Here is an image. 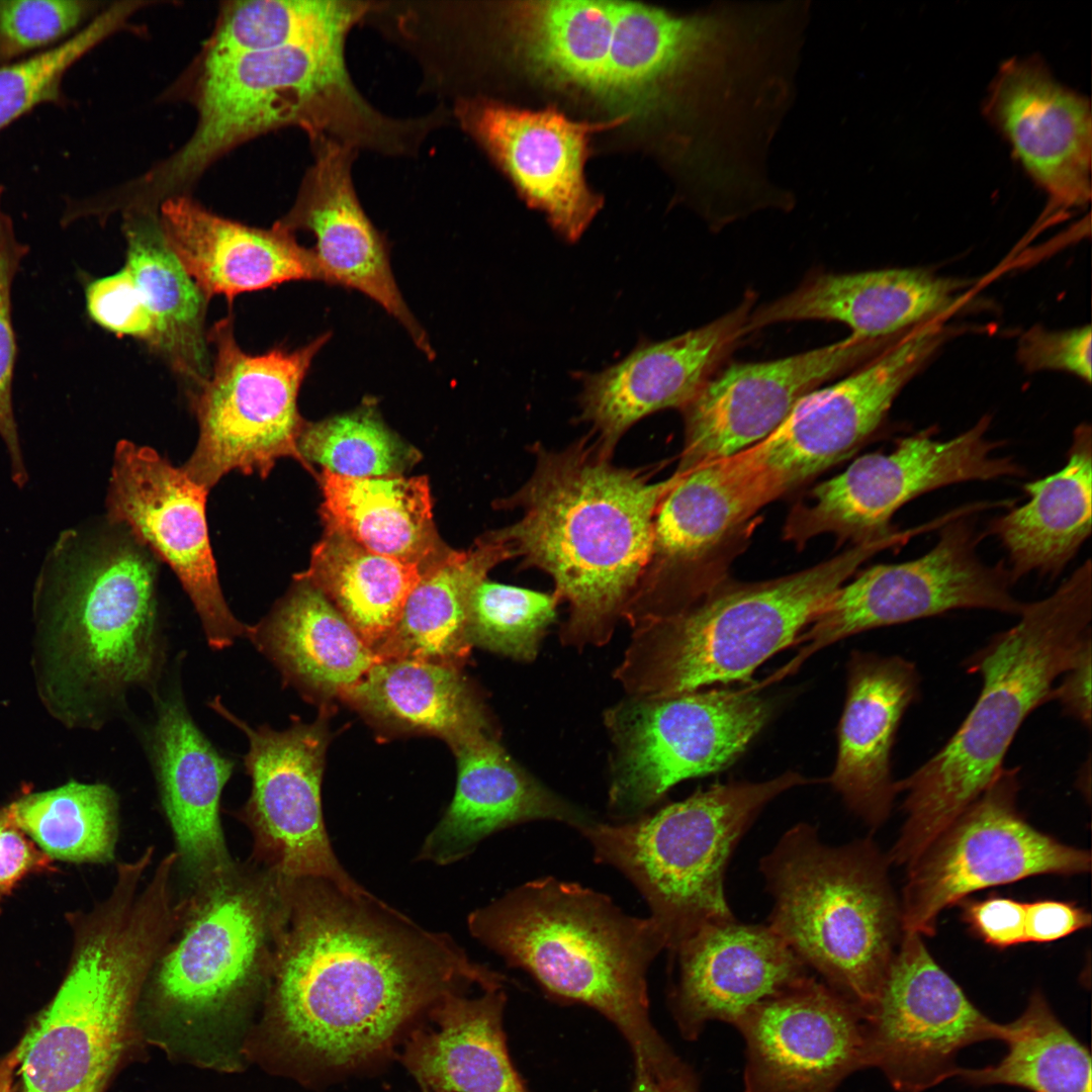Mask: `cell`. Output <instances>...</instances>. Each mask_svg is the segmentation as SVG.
Segmentation results:
<instances>
[{
    "mask_svg": "<svg viewBox=\"0 0 1092 1092\" xmlns=\"http://www.w3.org/2000/svg\"><path fill=\"white\" fill-rule=\"evenodd\" d=\"M345 39L203 59L195 130L147 181L161 189L178 187L239 144L286 126L304 129L311 142L329 139L356 151L407 154L416 122L387 116L360 94L346 67Z\"/></svg>",
    "mask_w": 1092,
    "mask_h": 1092,
    "instance_id": "7",
    "label": "cell"
},
{
    "mask_svg": "<svg viewBox=\"0 0 1092 1092\" xmlns=\"http://www.w3.org/2000/svg\"><path fill=\"white\" fill-rule=\"evenodd\" d=\"M958 284L919 269H883L811 276L796 289L752 310L748 332L797 321L838 322L861 340H885L946 311Z\"/></svg>",
    "mask_w": 1092,
    "mask_h": 1092,
    "instance_id": "33",
    "label": "cell"
},
{
    "mask_svg": "<svg viewBox=\"0 0 1092 1092\" xmlns=\"http://www.w3.org/2000/svg\"><path fill=\"white\" fill-rule=\"evenodd\" d=\"M919 695L920 674L914 662L900 655L850 653L837 757L826 780L847 808L873 828L887 820L898 794L892 748L903 715Z\"/></svg>",
    "mask_w": 1092,
    "mask_h": 1092,
    "instance_id": "29",
    "label": "cell"
},
{
    "mask_svg": "<svg viewBox=\"0 0 1092 1092\" xmlns=\"http://www.w3.org/2000/svg\"><path fill=\"white\" fill-rule=\"evenodd\" d=\"M821 782L788 770L764 782L715 784L653 813L596 821L579 833L598 863L618 870L642 895L670 950L709 923L735 919L724 877L737 843L776 797Z\"/></svg>",
    "mask_w": 1092,
    "mask_h": 1092,
    "instance_id": "11",
    "label": "cell"
},
{
    "mask_svg": "<svg viewBox=\"0 0 1092 1092\" xmlns=\"http://www.w3.org/2000/svg\"><path fill=\"white\" fill-rule=\"evenodd\" d=\"M126 261L155 323L152 348L194 384L209 375L204 318L207 298L168 245L159 216L141 207L124 217Z\"/></svg>",
    "mask_w": 1092,
    "mask_h": 1092,
    "instance_id": "40",
    "label": "cell"
},
{
    "mask_svg": "<svg viewBox=\"0 0 1092 1092\" xmlns=\"http://www.w3.org/2000/svg\"><path fill=\"white\" fill-rule=\"evenodd\" d=\"M984 113L1054 207L1090 201V102L1057 80L1041 59L1005 61L989 87Z\"/></svg>",
    "mask_w": 1092,
    "mask_h": 1092,
    "instance_id": "25",
    "label": "cell"
},
{
    "mask_svg": "<svg viewBox=\"0 0 1092 1092\" xmlns=\"http://www.w3.org/2000/svg\"><path fill=\"white\" fill-rule=\"evenodd\" d=\"M767 504L733 455L680 474L657 508L651 556L633 601L654 603L679 571L702 560Z\"/></svg>",
    "mask_w": 1092,
    "mask_h": 1092,
    "instance_id": "34",
    "label": "cell"
},
{
    "mask_svg": "<svg viewBox=\"0 0 1092 1092\" xmlns=\"http://www.w3.org/2000/svg\"><path fill=\"white\" fill-rule=\"evenodd\" d=\"M90 318L119 337L130 336L151 348L155 323L129 271L123 266L114 274L94 279L85 287Z\"/></svg>",
    "mask_w": 1092,
    "mask_h": 1092,
    "instance_id": "51",
    "label": "cell"
},
{
    "mask_svg": "<svg viewBox=\"0 0 1092 1092\" xmlns=\"http://www.w3.org/2000/svg\"><path fill=\"white\" fill-rule=\"evenodd\" d=\"M66 917L73 941L66 974L18 1043L21 1092L103 1091L142 986L177 929L166 902L123 886Z\"/></svg>",
    "mask_w": 1092,
    "mask_h": 1092,
    "instance_id": "6",
    "label": "cell"
},
{
    "mask_svg": "<svg viewBox=\"0 0 1092 1092\" xmlns=\"http://www.w3.org/2000/svg\"><path fill=\"white\" fill-rule=\"evenodd\" d=\"M294 578L318 588L374 650L397 624L421 569L370 551L326 527L309 567Z\"/></svg>",
    "mask_w": 1092,
    "mask_h": 1092,
    "instance_id": "42",
    "label": "cell"
},
{
    "mask_svg": "<svg viewBox=\"0 0 1092 1092\" xmlns=\"http://www.w3.org/2000/svg\"><path fill=\"white\" fill-rule=\"evenodd\" d=\"M889 864L873 840L831 846L806 823L789 829L759 864L774 900L767 925L861 1012L903 935Z\"/></svg>",
    "mask_w": 1092,
    "mask_h": 1092,
    "instance_id": "9",
    "label": "cell"
},
{
    "mask_svg": "<svg viewBox=\"0 0 1092 1092\" xmlns=\"http://www.w3.org/2000/svg\"><path fill=\"white\" fill-rule=\"evenodd\" d=\"M3 195L4 187L0 185V437L9 453L12 479L16 485L23 486L27 473L12 404L17 345L11 313V288L29 249L15 235L12 218L3 206Z\"/></svg>",
    "mask_w": 1092,
    "mask_h": 1092,
    "instance_id": "50",
    "label": "cell"
},
{
    "mask_svg": "<svg viewBox=\"0 0 1092 1092\" xmlns=\"http://www.w3.org/2000/svg\"><path fill=\"white\" fill-rule=\"evenodd\" d=\"M556 596L482 580L474 589L468 613L471 646L521 662L533 661L556 619Z\"/></svg>",
    "mask_w": 1092,
    "mask_h": 1092,
    "instance_id": "47",
    "label": "cell"
},
{
    "mask_svg": "<svg viewBox=\"0 0 1092 1092\" xmlns=\"http://www.w3.org/2000/svg\"><path fill=\"white\" fill-rule=\"evenodd\" d=\"M884 340L853 336L785 358L734 363L681 408L685 443L676 472L732 456L770 435L804 395L861 363Z\"/></svg>",
    "mask_w": 1092,
    "mask_h": 1092,
    "instance_id": "24",
    "label": "cell"
},
{
    "mask_svg": "<svg viewBox=\"0 0 1092 1092\" xmlns=\"http://www.w3.org/2000/svg\"><path fill=\"white\" fill-rule=\"evenodd\" d=\"M295 580L269 615L249 626L247 637L289 681L342 697L379 660L318 588Z\"/></svg>",
    "mask_w": 1092,
    "mask_h": 1092,
    "instance_id": "36",
    "label": "cell"
},
{
    "mask_svg": "<svg viewBox=\"0 0 1092 1092\" xmlns=\"http://www.w3.org/2000/svg\"><path fill=\"white\" fill-rule=\"evenodd\" d=\"M275 1020L292 1052L324 1069L380 1055L418 1013L462 987L504 988L471 960L372 894L279 877L268 973Z\"/></svg>",
    "mask_w": 1092,
    "mask_h": 1092,
    "instance_id": "1",
    "label": "cell"
},
{
    "mask_svg": "<svg viewBox=\"0 0 1092 1092\" xmlns=\"http://www.w3.org/2000/svg\"><path fill=\"white\" fill-rule=\"evenodd\" d=\"M455 113L528 204L566 241L578 240L603 205L584 177L589 138L630 117L575 121L550 107L532 111L483 97L461 99Z\"/></svg>",
    "mask_w": 1092,
    "mask_h": 1092,
    "instance_id": "23",
    "label": "cell"
},
{
    "mask_svg": "<svg viewBox=\"0 0 1092 1092\" xmlns=\"http://www.w3.org/2000/svg\"><path fill=\"white\" fill-rule=\"evenodd\" d=\"M510 558L511 549L494 531L468 550H447L422 570L397 624L373 650L378 660L460 667L472 648L467 635L472 594L494 566Z\"/></svg>",
    "mask_w": 1092,
    "mask_h": 1092,
    "instance_id": "38",
    "label": "cell"
},
{
    "mask_svg": "<svg viewBox=\"0 0 1092 1092\" xmlns=\"http://www.w3.org/2000/svg\"><path fill=\"white\" fill-rule=\"evenodd\" d=\"M1029 500L989 525L1007 551L1016 582L1032 571L1057 576L1091 534L1092 434L1088 424L1073 433L1065 465L1023 485Z\"/></svg>",
    "mask_w": 1092,
    "mask_h": 1092,
    "instance_id": "37",
    "label": "cell"
},
{
    "mask_svg": "<svg viewBox=\"0 0 1092 1092\" xmlns=\"http://www.w3.org/2000/svg\"><path fill=\"white\" fill-rule=\"evenodd\" d=\"M869 1068L899 1092H924L957 1077L959 1053L1003 1041L1007 1026L987 1017L935 962L922 936L903 932L872 1004L862 1012Z\"/></svg>",
    "mask_w": 1092,
    "mask_h": 1092,
    "instance_id": "17",
    "label": "cell"
},
{
    "mask_svg": "<svg viewBox=\"0 0 1092 1092\" xmlns=\"http://www.w3.org/2000/svg\"><path fill=\"white\" fill-rule=\"evenodd\" d=\"M19 1064L18 1044L0 1060V1092H14V1075Z\"/></svg>",
    "mask_w": 1092,
    "mask_h": 1092,
    "instance_id": "58",
    "label": "cell"
},
{
    "mask_svg": "<svg viewBox=\"0 0 1092 1092\" xmlns=\"http://www.w3.org/2000/svg\"><path fill=\"white\" fill-rule=\"evenodd\" d=\"M467 925L550 997L602 1013L627 1039L634 1061L673 1053L649 1016L647 972L666 948L651 917L631 916L606 894L548 876L475 909Z\"/></svg>",
    "mask_w": 1092,
    "mask_h": 1092,
    "instance_id": "5",
    "label": "cell"
},
{
    "mask_svg": "<svg viewBox=\"0 0 1092 1092\" xmlns=\"http://www.w3.org/2000/svg\"><path fill=\"white\" fill-rule=\"evenodd\" d=\"M1007 1053L995 1065L962 1068L975 1086L1008 1085L1029 1092H1092L1089 1050L1062 1023L1042 992L1034 990L1023 1012L1006 1023Z\"/></svg>",
    "mask_w": 1092,
    "mask_h": 1092,
    "instance_id": "43",
    "label": "cell"
},
{
    "mask_svg": "<svg viewBox=\"0 0 1092 1092\" xmlns=\"http://www.w3.org/2000/svg\"><path fill=\"white\" fill-rule=\"evenodd\" d=\"M8 807L18 825L52 859L78 863L114 859L118 803L107 785L71 781L24 795Z\"/></svg>",
    "mask_w": 1092,
    "mask_h": 1092,
    "instance_id": "44",
    "label": "cell"
},
{
    "mask_svg": "<svg viewBox=\"0 0 1092 1092\" xmlns=\"http://www.w3.org/2000/svg\"><path fill=\"white\" fill-rule=\"evenodd\" d=\"M940 341L939 327L924 324L840 381L804 395L770 435L734 456L772 502L851 456Z\"/></svg>",
    "mask_w": 1092,
    "mask_h": 1092,
    "instance_id": "18",
    "label": "cell"
},
{
    "mask_svg": "<svg viewBox=\"0 0 1092 1092\" xmlns=\"http://www.w3.org/2000/svg\"><path fill=\"white\" fill-rule=\"evenodd\" d=\"M889 547L886 538L868 539L774 580L711 586L688 606L633 626L615 679L627 696L752 685L755 670L796 646L802 631L857 567Z\"/></svg>",
    "mask_w": 1092,
    "mask_h": 1092,
    "instance_id": "8",
    "label": "cell"
},
{
    "mask_svg": "<svg viewBox=\"0 0 1092 1092\" xmlns=\"http://www.w3.org/2000/svg\"><path fill=\"white\" fill-rule=\"evenodd\" d=\"M342 697L374 720L437 735L451 747L493 734L484 705L456 666L379 661Z\"/></svg>",
    "mask_w": 1092,
    "mask_h": 1092,
    "instance_id": "41",
    "label": "cell"
},
{
    "mask_svg": "<svg viewBox=\"0 0 1092 1092\" xmlns=\"http://www.w3.org/2000/svg\"><path fill=\"white\" fill-rule=\"evenodd\" d=\"M532 453V474L503 502L519 518L495 533L567 603L561 643L603 646L638 589L657 508L680 474L655 481L647 469L617 466L590 438L559 451L533 445Z\"/></svg>",
    "mask_w": 1092,
    "mask_h": 1092,
    "instance_id": "2",
    "label": "cell"
},
{
    "mask_svg": "<svg viewBox=\"0 0 1092 1092\" xmlns=\"http://www.w3.org/2000/svg\"><path fill=\"white\" fill-rule=\"evenodd\" d=\"M209 706L249 741L244 763L251 794L237 816L252 833L257 862L283 878L323 879L351 895H369L344 870L326 830L321 803L327 746L323 725L298 723L275 731L267 725L250 726L219 697Z\"/></svg>",
    "mask_w": 1092,
    "mask_h": 1092,
    "instance_id": "19",
    "label": "cell"
},
{
    "mask_svg": "<svg viewBox=\"0 0 1092 1092\" xmlns=\"http://www.w3.org/2000/svg\"><path fill=\"white\" fill-rule=\"evenodd\" d=\"M1091 327L1068 331L1033 328L1022 335L1018 359L1028 371L1061 370L1091 381Z\"/></svg>",
    "mask_w": 1092,
    "mask_h": 1092,
    "instance_id": "52",
    "label": "cell"
},
{
    "mask_svg": "<svg viewBox=\"0 0 1092 1092\" xmlns=\"http://www.w3.org/2000/svg\"><path fill=\"white\" fill-rule=\"evenodd\" d=\"M458 992L429 1008L434 1026L411 1035L402 1054L405 1067L434 1092H526L507 1050L503 988L475 998Z\"/></svg>",
    "mask_w": 1092,
    "mask_h": 1092,
    "instance_id": "35",
    "label": "cell"
},
{
    "mask_svg": "<svg viewBox=\"0 0 1092 1092\" xmlns=\"http://www.w3.org/2000/svg\"><path fill=\"white\" fill-rule=\"evenodd\" d=\"M188 899L177 940L156 967L162 998L180 1010L203 1012L269 973L278 905V876L245 877L236 868L200 885Z\"/></svg>",
    "mask_w": 1092,
    "mask_h": 1092,
    "instance_id": "21",
    "label": "cell"
},
{
    "mask_svg": "<svg viewBox=\"0 0 1092 1092\" xmlns=\"http://www.w3.org/2000/svg\"><path fill=\"white\" fill-rule=\"evenodd\" d=\"M346 0L234 1L222 9L204 59L258 53L330 37H347L373 9Z\"/></svg>",
    "mask_w": 1092,
    "mask_h": 1092,
    "instance_id": "45",
    "label": "cell"
},
{
    "mask_svg": "<svg viewBox=\"0 0 1092 1092\" xmlns=\"http://www.w3.org/2000/svg\"><path fill=\"white\" fill-rule=\"evenodd\" d=\"M314 162L280 225L315 237L312 252L322 281L355 289L381 305L430 359L429 339L393 277L387 243L363 210L352 181L357 151L329 139L312 142Z\"/></svg>",
    "mask_w": 1092,
    "mask_h": 1092,
    "instance_id": "28",
    "label": "cell"
},
{
    "mask_svg": "<svg viewBox=\"0 0 1092 1092\" xmlns=\"http://www.w3.org/2000/svg\"><path fill=\"white\" fill-rule=\"evenodd\" d=\"M330 337L323 334L291 352L251 355L238 345L232 316L216 323L208 335L215 349L212 370L191 396L199 439L181 467L186 474L209 490L233 470L266 478L283 457L311 472L297 446L305 423L297 396Z\"/></svg>",
    "mask_w": 1092,
    "mask_h": 1092,
    "instance_id": "13",
    "label": "cell"
},
{
    "mask_svg": "<svg viewBox=\"0 0 1092 1092\" xmlns=\"http://www.w3.org/2000/svg\"><path fill=\"white\" fill-rule=\"evenodd\" d=\"M53 861L18 825L9 807H0V912L23 879L55 871Z\"/></svg>",
    "mask_w": 1092,
    "mask_h": 1092,
    "instance_id": "54",
    "label": "cell"
},
{
    "mask_svg": "<svg viewBox=\"0 0 1092 1092\" xmlns=\"http://www.w3.org/2000/svg\"><path fill=\"white\" fill-rule=\"evenodd\" d=\"M988 428L985 418L945 441L927 430L899 439L889 453L860 456L794 508L786 538L801 544L833 533L857 543L893 532L894 514L923 493L965 481L1024 475L1011 457L995 455L1002 443L985 437Z\"/></svg>",
    "mask_w": 1092,
    "mask_h": 1092,
    "instance_id": "16",
    "label": "cell"
},
{
    "mask_svg": "<svg viewBox=\"0 0 1092 1092\" xmlns=\"http://www.w3.org/2000/svg\"><path fill=\"white\" fill-rule=\"evenodd\" d=\"M155 564L135 540L63 534L37 588L40 687L66 722L94 725L164 663Z\"/></svg>",
    "mask_w": 1092,
    "mask_h": 1092,
    "instance_id": "3",
    "label": "cell"
},
{
    "mask_svg": "<svg viewBox=\"0 0 1092 1092\" xmlns=\"http://www.w3.org/2000/svg\"><path fill=\"white\" fill-rule=\"evenodd\" d=\"M974 510L966 509L943 524L935 545L922 556L874 565L842 584L799 636L797 654L768 681L797 671L815 652L878 627L958 609L1018 616L1025 603L1012 595L1008 567L1004 562L986 564L978 555L980 537L968 518Z\"/></svg>",
    "mask_w": 1092,
    "mask_h": 1092,
    "instance_id": "15",
    "label": "cell"
},
{
    "mask_svg": "<svg viewBox=\"0 0 1092 1092\" xmlns=\"http://www.w3.org/2000/svg\"><path fill=\"white\" fill-rule=\"evenodd\" d=\"M160 223L168 245L207 299L257 291L295 280H318L312 249L278 222L258 229L216 215L182 195L163 201Z\"/></svg>",
    "mask_w": 1092,
    "mask_h": 1092,
    "instance_id": "32",
    "label": "cell"
},
{
    "mask_svg": "<svg viewBox=\"0 0 1092 1092\" xmlns=\"http://www.w3.org/2000/svg\"><path fill=\"white\" fill-rule=\"evenodd\" d=\"M1091 640L1089 634L1052 692V700H1057L1068 716L1087 729L1091 728Z\"/></svg>",
    "mask_w": 1092,
    "mask_h": 1092,
    "instance_id": "56",
    "label": "cell"
},
{
    "mask_svg": "<svg viewBox=\"0 0 1092 1092\" xmlns=\"http://www.w3.org/2000/svg\"><path fill=\"white\" fill-rule=\"evenodd\" d=\"M208 489L154 449L122 440L115 448L107 494L110 523L126 526L176 573L200 618L208 645L221 650L248 634L230 611L209 543Z\"/></svg>",
    "mask_w": 1092,
    "mask_h": 1092,
    "instance_id": "20",
    "label": "cell"
},
{
    "mask_svg": "<svg viewBox=\"0 0 1092 1092\" xmlns=\"http://www.w3.org/2000/svg\"><path fill=\"white\" fill-rule=\"evenodd\" d=\"M1018 767H1004L907 868L903 932L931 936L939 914L986 888L1039 875L1090 872L1089 850L1043 833L1020 814Z\"/></svg>",
    "mask_w": 1092,
    "mask_h": 1092,
    "instance_id": "14",
    "label": "cell"
},
{
    "mask_svg": "<svg viewBox=\"0 0 1092 1092\" xmlns=\"http://www.w3.org/2000/svg\"><path fill=\"white\" fill-rule=\"evenodd\" d=\"M298 450L303 459L351 478L401 475L420 454L381 421L374 407L360 408L321 422H305Z\"/></svg>",
    "mask_w": 1092,
    "mask_h": 1092,
    "instance_id": "46",
    "label": "cell"
},
{
    "mask_svg": "<svg viewBox=\"0 0 1092 1092\" xmlns=\"http://www.w3.org/2000/svg\"><path fill=\"white\" fill-rule=\"evenodd\" d=\"M756 682L661 696H627L604 715L612 753L607 808L637 818L676 784L733 763L766 724Z\"/></svg>",
    "mask_w": 1092,
    "mask_h": 1092,
    "instance_id": "12",
    "label": "cell"
},
{
    "mask_svg": "<svg viewBox=\"0 0 1092 1092\" xmlns=\"http://www.w3.org/2000/svg\"><path fill=\"white\" fill-rule=\"evenodd\" d=\"M669 952L668 994L678 1029L696 1039L710 1021L734 1025L749 1009L809 976L768 926L709 923Z\"/></svg>",
    "mask_w": 1092,
    "mask_h": 1092,
    "instance_id": "27",
    "label": "cell"
},
{
    "mask_svg": "<svg viewBox=\"0 0 1092 1092\" xmlns=\"http://www.w3.org/2000/svg\"><path fill=\"white\" fill-rule=\"evenodd\" d=\"M963 920L985 943L1000 949L1025 942V903L1002 896L961 902Z\"/></svg>",
    "mask_w": 1092,
    "mask_h": 1092,
    "instance_id": "53",
    "label": "cell"
},
{
    "mask_svg": "<svg viewBox=\"0 0 1092 1092\" xmlns=\"http://www.w3.org/2000/svg\"><path fill=\"white\" fill-rule=\"evenodd\" d=\"M509 20L534 73L630 118L662 105L677 84L714 65L722 33L715 16H677L627 1L519 2Z\"/></svg>",
    "mask_w": 1092,
    "mask_h": 1092,
    "instance_id": "10",
    "label": "cell"
},
{
    "mask_svg": "<svg viewBox=\"0 0 1092 1092\" xmlns=\"http://www.w3.org/2000/svg\"><path fill=\"white\" fill-rule=\"evenodd\" d=\"M744 1092H835L869 1068L861 1010L810 975L749 1009Z\"/></svg>",
    "mask_w": 1092,
    "mask_h": 1092,
    "instance_id": "22",
    "label": "cell"
},
{
    "mask_svg": "<svg viewBox=\"0 0 1092 1092\" xmlns=\"http://www.w3.org/2000/svg\"><path fill=\"white\" fill-rule=\"evenodd\" d=\"M1090 925L1091 914L1074 903L1053 899L1025 903V942H1052Z\"/></svg>",
    "mask_w": 1092,
    "mask_h": 1092,
    "instance_id": "55",
    "label": "cell"
},
{
    "mask_svg": "<svg viewBox=\"0 0 1092 1092\" xmlns=\"http://www.w3.org/2000/svg\"><path fill=\"white\" fill-rule=\"evenodd\" d=\"M320 477L326 527L421 572L447 551L433 523L427 477L351 478L327 469Z\"/></svg>",
    "mask_w": 1092,
    "mask_h": 1092,
    "instance_id": "39",
    "label": "cell"
},
{
    "mask_svg": "<svg viewBox=\"0 0 1092 1092\" xmlns=\"http://www.w3.org/2000/svg\"><path fill=\"white\" fill-rule=\"evenodd\" d=\"M155 696L150 753L161 803L178 860L203 885L235 869L219 818L221 792L235 762L199 730L178 692Z\"/></svg>",
    "mask_w": 1092,
    "mask_h": 1092,
    "instance_id": "31",
    "label": "cell"
},
{
    "mask_svg": "<svg viewBox=\"0 0 1092 1092\" xmlns=\"http://www.w3.org/2000/svg\"><path fill=\"white\" fill-rule=\"evenodd\" d=\"M754 297L711 323L635 348L608 368L583 375L579 416L601 450L613 456L623 435L643 418L682 408L746 334Z\"/></svg>",
    "mask_w": 1092,
    "mask_h": 1092,
    "instance_id": "26",
    "label": "cell"
},
{
    "mask_svg": "<svg viewBox=\"0 0 1092 1092\" xmlns=\"http://www.w3.org/2000/svg\"><path fill=\"white\" fill-rule=\"evenodd\" d=\"M1018 622L973 654L981 693L956 733L897 782L905 821L888 854L909 867L991 784L1027 716L1052 701L1061 674L1091 634L1092 566L1087 559L1049 597L1024 604Z\"/></svg>",
    "mask_w": 1092,
    "mask_h": 1092,
    "instance_id": "4",
    "label": "cell"
},
{
    "mask_svg": "<svg viewBox=\"0 0 1092 1092\" xmlns=\"http://www.w3.org/2000/svg\"><path fill=\"white\" fill-rule=\"evenodd\" d=\"M98 4L87 0H0V66L68 40L84 27Z\"/></svg>",
    "mask_w": 1092,
    "mask_h": 1092,
    "instance_id": "49",
    "label": "cell"
},
{
    "mask_svg": "<svg viewBox=\"0 0 1092 1092\" xmlns=\"http://www.w3.org/2000/svg\"><path fill=\"white\" fill-rule=\"evenodd\" d=\"M128 15L117 4L98 13L63 43L0 66V130L41 105L65 106L64 80L87 53L115 31Z\"/></svg>",
    "mask_w": 1092,
    "mask_h": 1092,
    "instance_id": "48",
    "label": "cell"
},
{
    "mask_svg": "<svg viewBox=\"0 0 1092 1092\" xmlns=\"http://www.w3.org/2000/svg\"><path fill=\"white\" fill-rule=\"evenodd\" d=\"M452 749L458 767L455 795L425 838L419 860L451 864L489 835L531 821L561 822L578 832L597 821L517 763L494 734L479 735Z\"/></svg>",
    "mask_w": 1092,
    "mask_h": 1092,
    "instance_id": "30",
    "label": "cell"
},
{
    "mask_svg": "<svg viewBox=\"0 0 1092 1092\" xmlns=\"http://www.w3.org/2000/svg\"><path fill=\"white\" fill-rule=\"evenodd\" d=\"M631 1092H698L696 1076L679 1058L665 1064L635 1063Z\"/></svg>",
    "mask_w": 1092,
    "mask_h": 1092,
    "instance_id": "57",
    "label": "cell"
}]
</instances>
